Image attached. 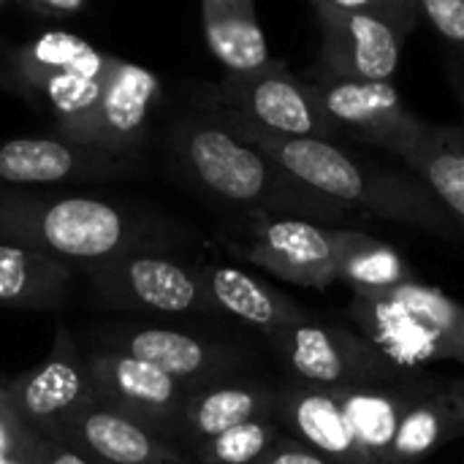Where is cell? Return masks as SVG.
<instances>
[{
    "instance_id": "6da1fadb",
    "label": "cell",
    "mask_w": 464,
    "mask_h": 464,
    "mask_svg": "<svg viewBox=\"0 0 464 464\" xmlns=\"http://www.w3.org/2000/svg\"><path fill=\"white\" fill-rule=\"evenodd\" d=\"M228 130L245 144L264 152L296 182L337 204L356 209L359 215L367 212L372 218L405 223L438 237H451L457 231L454 218L419 179L356 160L334 141L277 139L247 128Z\"/></svg>"
},
{
    "instance_id": "7a4b0ae2",
    "label": "cell",
    "mask_w": 464,
    "mask_h": 464,
    "mask_svg": "<svg viewBox=\"0 0 464 464\" xmlns=\"http://www.w3.org/2000/svg\"><path fill=\"white\" fill-rule=\"evenodd\" d=\"M177 152L190 177L212 196L264 215L310 223L353 220L359 212L296 182L264 152L215 120H190L177 133Z\"/></svg>"
},
{
    "instance_id": "3957f363",
    "label": "cell",
    "mask_w": 464,
    "mask_h": 464,
    "mask_svg": "<svg viewBox=\"0 0 464 464\" xmlns=\"http://www.w3.org/2000/svg\"><path fill=\"white\" fill-rule=\"evenodd\" d=\"M0 239L84 266L133 256L152 245L114 204L24 188L0 190Z\"/></svg>"
},
{
    "instance_id": "277c9868",
    "label": "cell",
    "mask_w": 464,
    "mask_h": 464,
    "mask_svg": "<svg viewBox=\"0 0 464 464\" xmlns=\"http://www.w3.org/2000/svg\"><path fill=\"white\" fill-rule=\"evenodd\" d=\"M348 315L359 334L408 372L430 362L464 367V304L427 283L411 280L389 291L353 294Z\"/></svg>"
},
{
    "instance_id": "5b68a950",
    "label": "cell",
    "mask_w": 464,
    "mask_h": 464,
    "mask_svg": "<svg viewBox=\"0 0 464 464\" xmlns=\"http://www.w3.org/2000/svg\"><path fill=\"white\" fill-rule=\"evenodd\" d=\"M318 68L343 79L392 82L408 35L421 22L419 0H315Z\"/></svg>"
},
{
    "instance_id": "8992f818",
    "label": "cell",
    "mask_w": 464,
    "mask_h": 464,
    "mask_svg": "<svg viewBox=\"0 0 464 464\" xmlns=\"http://www.w3.org/2000/svg\"><path fill=\"white\" fill-rule=\"evenodd\" d=\"M215 122L247 128L277 139L334 141L340 133L318 109L307 82L294 76L283 60H269L261 71L226 76L209 90Z\"/></svg>"
},
{
    "instance_id": "52a82bcc",
    "label": "cell",
    "mask_w": 464,
    "mask_h": 464,
    "mask_svg": "<svg viewBox=\"0 0 464 464\" xmlns=\"http://www.w3.org/2000/svg\"><path fill=\"white\" fill-rule=\"evenodd\" d=\"M294 381L324 389H370L402 383L419 372L397 367L378 345L348 326L302 321L266 337Z\"/></svg>"
},
{
    "instance_id": "ba28073f",
    "label": "cell",
    "mask_w": 464,
    "mask_h": 464,
    "mask_svg": "<svg viewBox=\"0 0 464 464\" xmlns=\"http://www.w3.org/2000/svg\"><path fill=\"white\" fill-rule=\"evenodd\" d=\"M324 117L337 128L364 144L381 147L400 158L413 141H419L430 122L419 120L397 92L392 82H359L313 68L304 79Z\"/></svg>"
},
{
    "instance_id": "9c48e42d",
    "label": "cell",
    "mask_w": 464,
    "mask_h": 464,
    "mask_svg": "<svg viewBox=\"0 0 464 464\" xmlns=\"http://www.w3.org/2000/svg\"><path fill=\"white\" fill-rule=\"evenodd\" d=\"M98 296L111 307L152 313H209L201 272L163 256L133 253L87 266Z\"/></svg>"
},
{
    "instance_id": "30bf717a",
    "label": "cell",
    "mask_w": 464,
    "mask_h": 464,
    "mask_svg": "<svg viewBox=\"0 0 464 464\" xmlns=\"http://www.w3.org/2000/svg\"><path fill=\"white\" fill-rule=\"evenodd\" d=\"M84 364L101 405L139 421L158 438H166L169 432L179 435L185 402L196 389L114 351L92 353Z\"/></svg>"
},
{
    "instance_id": "8fae6325",
    "label": "cell",
    "mask_w": 464,
    "mask_h": 464,
    "mask_svg": "<svg viewBox=\"0 0 464 464\" xmlns=\"http://www.w3.org/2000/svg\"><path fill=\"white\" fill-rule=\"evenodd\" d=\"M5 383L24 424L49 440H57L65 424L98 402L87 364L65 326L57 329L52 353L35 370Z\"/></svg>"
},
{
    "instance_id": "7c38bea8",
    "label": "cell",
    "mask_w": 464,
    "mask_h": 464,
    "mask_svg": "<svg viewBox=\"0 0 464 464\" xmlns=\"http://www.w3.org/2000/svg\"><path fill=\"white\" fill-rule=\"evenodd\" d=\"M340 234L343 228L256 212L245 256L280 280L304 288H329L334 283Z\"/></svg>"
},
{
    "instance_id": "4fadbf2b",
    "label": "cell",
    "mask_w": 464,
    "mask_h": 464,
    "mask_svg": "<svg viewBox=\"0 0 464 464\" xmlns=\"http://www.w3.org/2000/svg\"><path fill=\"white\" fill-rule=\"evenodd\" d=\"M57 443L106 464H190L171 443L101 402L65 424Z\"/></svg>"
},
{
    "instance_id": "5bb4252c",
    "label": "cell",
    "mask_w": 464,
    "mask_h": 464,
    "mask_svg": "<svg viewBox=\"0 0 464 464\" xmlns=\"http://www.w3.org/2000/svg\"><path fill=\"white\" fill-rule=\"evenodd\" d=\"M125 163L114 155L76 147L65 139L0 141V190H22L63 179L117 177Z\"/></svg>"
},
{
    "instance_id": "9a60e30c",
    "label": "cell",
    "mask_w": 464,
    "mask_h": 464,
    "mask_svg": "<svg viewBox=\"0 0 464 464\" xmlns=\"http://www.w3.org/2000/svg\"><path fill=\"white\" fill-rule=\"evenodd\" d=\"M160 95V79L144 65L117 60L103 79L101 103L90 130V150L106 155L130 152L147 133V117Z\"/></svg>"
},
{
    "instance_id": "2e32d148",
    "label": "cell",
    "mask_w": 464,
    "mask_h": 464,
    "mask_svg": "<svg viewBox=\"0 0 464 464\" xmlns=\"http://www.w3.org/2000/svg\"><path fill=\"white\" fill-rule=\"evenodd\" d=\"M275 421L294 438L334 464H370L364 459L351 424L332 389L291 381L277 389Z\"/></svg>"
},
{
    "instance_id": "e0dca14e",
    "label": "cell",
    "mask_w": 464,
    "mask_h": 464,
    "mask_svg": "<svg viewBox=\"0 0 464 464\" xmlns=\"http://www.w3.org/2000/svg\"><path fill=\"white\" fill-rule=\"evenodd\" d=\"M109 351L139 359L182 381L190 389L218 383L223 375H228V367H231V353L226 348L174 332V329H158V326L120 329L111 337Z\"/></svg>"
},
{
    "instance_id": "ac0fdd59",
    "label": "cell",
    "mask_w": 464,
    "mask_h": 464,
    "mask_svg": "<svg viewBox=\"0 0 464 464\" xmlns=\"http://www.w3.org/2000/svg\"><path fill=\"white\" fill-rule=\"evenodd\" d=\"M435 389L432 381L413 375L402 383L392 386H370V389H332L351 432L370 464H386L394 435L408 416V411Z\"/></svg>"
},
{
    "instance_id": "d6986e66",
    "label": "cell",
    "mask_w": 464,
    "mask_h": 464,
    "mask_svg": "<svg viewBox=\"0 0 464 464\" xmlns=\"http://www.w3.org/2000/svg\"><path fill=\"white\" fill-rule=\"evenodd\" d=\"M277 389L256 381L237 383H209L196 389L182 411L179 435L196 449L245 421L253 419H275Z\"/></svg>"
},
{
    "instance_id": "ffe728a7",
    "label": "cell",
    "mask_w": 464,
    "mask_h": 464,
    "mask_svg": "<svg viewBox=\"0 0 464 464\" xmlns=\"http://www.w3.org/2000/svg\"><path fill=\"white\" fill-rule=\"evenodd\" d=\"M204 288L209 296L212 310H223L253 329H258L264 337H272L275 332L310 321L313 315L302 310L294 299L280 294L277 288L261 283L258 277L234 269V266H209L201 272Z\"/></svg>"
},
{
    "instance_id": "44dd1931",
    "label": "cell",
    "mask_w": 464,
    "mask_h": 464,
    "mask_svg": "<svg viewBox=\"0 0 464 464\" xmlns=\"http://www.w3.org/2000/svg\"><path fill=\"white\" fill-rule=\"evenodd\" d=\"M204 38L228 76L261 71L272 57L253 0H204Z\"/></svg>"
},
{
    "instance_id": "7402d4cb",
    "label": "cell",
    "mask_w": 464,
    "mask_h": 464,
    "mask_svg": "<svg viewBox=\"0 0 464 464\" xmlns=\"http://www.w3.org/2000/svg\"><path fill=\"white\" fill-rule=\"evenodd\" d=\"M400 158L464 228V128L432 125Z\"/></svg>"
},
{
    "instance_id": "603a6c76",
    "label": "cell",
    "mask_w": 464,
    "mask_h": 464,
    "mask_svg": "<svg viewBox=\"0 0 464 464\" xmlns=\"http://www.w3.org/2000/svg\"><path fill=\"white\" fill-rule=\"evenodd\" d=\"M71 283L65 261L46 253L0 242V304L22 310H52Z\"/></svg>"
},
{
    "instance_id": "cb8c5ba5",
    "label": "cell",
    "mask_w": 464,
    "mask_h": 464,
    "mask_svg": "<svg viewBox=\"0 0 464 464\" xmlns=\"http://www.w3.org/2000/svg\"><path fill=\"white\" fill-rule=\"evenodd\" d=\"M416 280L408 261L386 242L372 234L343 228L337 264H334V283L348 285L353 294H375L389 291L402 283Z\"/></svg>"
},
{
    "instance_id": "d4e9b609",
    "label": "cell",
    "mask_w": 464,
    "mask_h": 464,
    "mask_svg": "<svg viewBox=\"0 0 464 464\" xmlns=\"http://www.w3.org/2000/svg\"><path fill=\"white\" fill-rule=\"evenodd\" d=\"M16 84L24 92H33L46 103V109L57 120V133L65 141L76 147H87L95 111L101 103L103 82L84 79L76 73H44V76L16 79Z\"/></svg>"
},
{
    "instance_id": "484cf974",
    "label": "cell",
    "mask_w": 464,
    "mask_h": 464,
    "mask_svg": "<svg viewBox=\"0 0 464 464\" xmlns=\"http://www.w3.org/2000/svg\"><path fill=\"white\" fill-rule=\"evenodd\" d=\"M120 57L98 52L90 41L73 33H44L14 54L11 71L16 79L44 76V73H76L84 79L103 82Z\"/></svg>"
},
{
    "instance_id": "4316f807",
    "label": "cell",
    "mask_w": 464,
    "mask_h": 464,
    "mask_svg": "<svg viewBox=\"0 0 464 464\" xmlns=\"http://www.w3.org/2000/svg\"><path fill=\"white\" fill-rule=\"evenodd\" d=\"M464 435V421L446 400V392L440 383L421 397L408 416L402 419L394 443L389 449L386 464H419L424 462L438 446Z\"/></svg>"
},
{
    "instance_id": "83f0119b",
    "label": "cell",
    "mask_w": 464,
    "mask_h": 464,
    "mask_svg": "<svg viewBox=\"0 0 464 464\" xmlns=\"http://www.w3.org/2000/svg\"><path fill=\"white\" fill-rule=\"evenodd\" d=\"M283 438V427L272 416H266L245 421L196 446L193 451L198 464H258Z\"/></svg>"
},
{
    "instance_id": "f1b7e54d",
    "label": "cell",
    "mask_w": 464,
    "mask_h": 464,
    "mask_svg": "<svg viewBox=\"0 0 464 464\" xmlns=\"http://www.w3.org/2000/svg\"><path fill=\"white\" fill-rule=\"evenodd\" d=\"M41 443L44 438L14 408L8 383L0 381V464H35Z\"/></svg>"
},
{
    "instance_id": "f546056e",
    "label": "cell",
    "mask_w": 464,
    "mask_h": 464,
    "mask_svg": "<svg viewBox=\"0 0 464 464\" xmlns=\"http://www.w3.org/2000/svg\"><path fill=\"white\" fill-rule=\"evenodd\" d=\"M421 19L464 60V0H419Z\"/></svg>"
},
{
    "instance_id": "4dcf8cb0",
    "label": "cell",
    "mask_w": 464,
    "mask_h": 464,
    "mask_svg": "<svg viewBox=\"0 0 464 464\" xmlns=\"http://www.w3.org/2000/svg\"><path fill=\"white\" fill-rule=\"evenodd\" d=\"M258 464H334L324 454L313 451L310 446L299 443L296 438H283Z\"/></svg>"
},
{
    "instance_id": "1f68e13d",
    "label": "cell",
    "mask_w": 464,
    "mask_h": 464,
    "mask_svg": "<svg viewBox=\"0 0 464 464\" xmlns=\"http://www.w3.org/2000/svg\"><path fill=\"white\" fill-rule=\"evenodd\" d=\"M14 5L38 19H71L87 11L84 0H16Z\"/></svg>"
},
{
    "instance_id": "d6a6232c",
    "label": "cell",
    "mask_w": 464,
    "mask_h": 464,
    "mask_svg": "<svg viewBox=\"0 0 464 464\" xmlns=\"http://www.w3.org/2000/svg\"><path fill=\"white\" fill-rule=\"evenodd\" d=\"M35 464H95V462H92L90 457H84V454H79V451H73V449L63 446V443H57V440L44 438Z\"/></svg>"
},
{
    "instance_id": "836d02e7",
    "label": "cell",
    "mask_w": 464,
    "mask_h": 464,
    "mask_svg": "<svg viewBox=\"0 0 464 464\" xmlns=\"http://www.w3.org/2000/svg\"><path fill=\"white\" fill-rule=\"evenodd\" d=\"M446 76H449V84H451V90H454L459 106H462L464 117V60L459 54H454V52L446 57Z\"/></svg>"
},
{
    "instance_id": "e575fe53",
    "label": "cell",
    "mask_w": 464,
    "mask_h": 464,
    "mask_svg": "<svg viewBox=\"0 0 464 464\" xmlns=\"http://www.w3.org/2000/svg\"><path fill=\"white\" fill-rule=\"evenodd\" d=\"M446 392V400L451 402V408L457 411V416L464 421V381H451L443 386Z\"/></svg>"
},
{
    "instance_id": "d590c367",
    "label": "cell",
    "mask_w": 464,
    "mask_h": 464,
    "mask_svg": "<svg viewBox=\"0 0 464 464\" xmlns=\"http://www.w3.org/2000/svg\"><path fill=\"white\" fill-rule=\"evenodd\" d=\"M3 8H5V3H3V0H0V11H3Z\"/></svg>"
},
{
    "instance_id": "8d00e7d4",
    "label": "cell",
    "mask_w": 464,
    "mask_h": 464,
    "mask_svg": "<svg viewBox=\"0 0 464 464\" xmlns=\"http://www.w3.org/2000/svg\"><path fill=\"white\" fill-rule=\"evenodd\" d=\"M90 459H92V457H90ZM92 462H95V464H106V462H98V459H92Z\"/></svg>"
}]
</instances>
